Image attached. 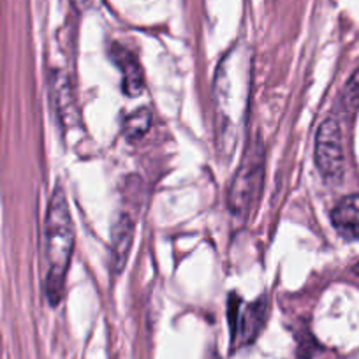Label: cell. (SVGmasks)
Segmentation results:
<instances>
[{
	"label": "cell",
	"mask_w": 359,
	"mask_h": 359,
	"mask_svg": "<svg viewBox=\"0 0 359 359\" xmlns=\"http://www.w3.org/2000/svg\"><path fill=\"white\" fill-rule=\"evenodd\" d=\"M51 102L57 111L58 120L65 129H74L81 122L74 92H72L69 76L62 71H55L51 76Z\"/></svg>",
	"instance_id": "obj_5"
},
{
	"label": "cell",
	"mask_w": 359,
	"mask_h": 359,
	"mask_svg": "<svg viewBox=\"0 0 359 359\" xmlns=\"http://www.w3.org/2000/svg\"><path fill=\"white\" fill-rule=\"evenodd\" d=\"M134 233H136V220L130 213L120 212L113 220L111 226V243H109V266L113 275H118L129 259L133 248Z\"/></svg>",
	"instance_id": "obj_4"
},
{
	"label": "cell",
	"mask_w": 359,
	"mask_h": 359,
	"mask_svg": "<svg viewBox=\"0 0 359 359\" xmlns=\"http://www.w3.org/2000/svg\"><path fill=\"white\" fill-rule=\"evenodd\" d=\"M341 101H344L345 109H348V111L359 109V69L351 76V79H348L347 85H345L344 94H341Z\"/></svg>",
	"instance_id": "obj_10"
},
{
	"label": "cell",
	"mask_w": 359,
	"mask_h": 359,
	"mask_svg": "<svg viewBox=\"0 0 359 359\" xmlns=\"http://www.w3.org/2000/svg\"><path fill=\"white\" fill-rule=\"evenodd\" d=\"M333 226L341 236L359 240V196H347L331 212Z\"/></svg>",
	"instance_id": "obj_8"
},
{
	"label": "cell",
	"mask_w": 359,
	"mask_h": 359,
	"mask_svg": "<svg viewBox=\"0 0 359 359\" xmlns=\"http://www.w3.org/2000/svg\"><path fill=\"white\" fill-rule=\"evenodd\" d=\"M316 164L327 182H338L345 171L344 136L337 120L327 118L320 123L316 137Z\"/></svg>",
	"instance_id": "obj_3"
},
{
	"label": "cell",
	"mask_w": 359,
	"mask_h": 359,
	"mask_svg": "<svg viewBox=\"0 0 359 359\" xmlns=\"http://www.w3.org/2000/svg\"><path fill=\"white\" fill-rule=\"evenodd\" d=\"M72 6L76 8V11L79 13H86L92 11V9L99 8L102 4V0H71Z\"/></svg>",
	"instance_id": "obj_11"
},
{
	"label": "cell",
	"mask_w": 359,
	"mask_h": 359,
	"mask_svg": "<svg viewBox=\"0 0 359 359\" xmlns=\"http://www.w3.org/2000/svg\"><path fill=\"white\" fill-rule=\"evenodd\" d=\"M151 123V115L147 108L137 109L133 115H129L123 122V134L129 140H140L141 136L148 133Z\"/></svg>",
	"instance_id": "obj_9"
},
{
	"label": "cell",
	"mask_w": 359,
	"mask_h": 359,
	"mask_svg": "<svg viewBox=\"0 0 359 359\" xmlns=\"http://www.w3.org/2000/svg\"><path fill=\"white\" fill-rule=\"evenodd\" d=\"M74 224L69 212L67 198L62 187H57L51 194L46 213V296L53 306L64 298L65 275L74 250Z\"/></svg>",
	"instance_id": "obj_1"
},
{
	"label": "cell",
	"mask_w": 359,
	"mask_h": 359,
	"mask_svg": "<svg viewBox=\"0 0 359 359\" xmlns=\"http://www.w3.org/2000/svg\"><path fill=\"white\" fill-rule=\"evenodd\" d=\"M268 298L257 299V302L250 303L245 310H240L236 320L231 324L233 340L238 341V345L252 344L259 337L262 327H264L266 319H268Z\"/></svg>",
	"instance_id": "obj_6"
},
{
	"label": "cell",
	"mask_w": 359,
	"mask_h": 359,
	"mask_svg": "<svg viewBox=\"0 0 359 359\" xmlns=\"http://www.w3.org/2000/svg\"><path fill=\"white\" fill-rule=\"evenodd\" d=\"M262 184H264V151L261 144H254L247 150L231 182L227 192V206L231 213L241 219L248 217L261 194Z\"/></svg>",
	"instance_id": "obj_2"
},
{
	"label": "cell",
	"mask_w": 359,
	"mask_h": 359,
	"mask_svg": "<svg viewBox=\"0 0 359 359\" xmlns=\"http://www.w3.org/2000/svg\"><path fill=\"white\" fill-rule=\"evenodd\" d=\"M354 271H355V273H358V275H359V262H358V264H355V268H354Z\"/></svg>",
	"instance_id": "obj_12"
},
{
	"label": "cell",
	"mask_w": 359,
	"mask_h": 359,
	"mask_svg": "<svg viewBox=\"0 0 359 359\" xmlns=\"http://www.w3.org/2000/svg\"><path fill=\"white\" fill-rule=\"evenodd\" d=\"M111 58L116 64V67L120 69V72H122L123 92H126L129 97H136V95H140L141 90H143L144 86V76L136 55L130 53L127 48L115 44L111 50Z\"/></svg>",
	"instance_id": "obj_7"
}]
</instances>
